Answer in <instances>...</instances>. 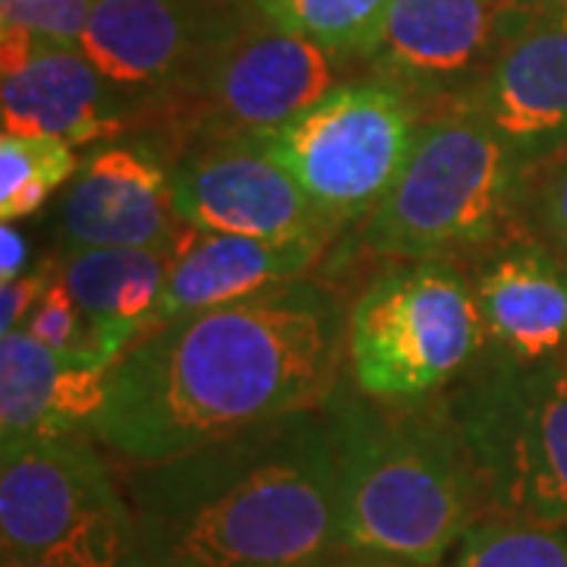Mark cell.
I'll return each mask as SVG.
<instances>
[{"mask_svg": "<svg viewBox=\"0 0 567 567\" xmlns=\"http://www.w3.org/2000/svg\"><path fill=\"white\" fill-rule=\"evenodd\" d=\"M347 312L341 293L309 275L142 334L111 365L99 445L123 464H158L322 410L344 375Z\"/></svg>", "mask_w": 567, "mask_h": 567, "instance_id": "obj_1", "label": "cell"}, {"mask_svg": "<svg viewBox=\"0 0 567 567\" xmlns=\"http://www.w3.org/2000/svg\"><path fill=\"white\" fill-rule=\"evenodd\" d=\"M123 495L148 567H334L347 555L324 410L126 464Z\"/></svg>", "mask_w": 567, "mask_h": 567, "instance_id": "obj_2", "label": "cell"}, {"mask_svg": "<svg viewBox=\"0 0 567 567\" xmlns=\"http://www.w3.org/2000/svg\"><path fill=\"white\" fill-rule=\"evenodd\" d=\"M347 551L442 565L486 505L439 401L385 406L341 385L322 406Z\"/></svg>", "mask_w": 567, "mask_h": 567, "instance_id": "obj_3", "label": "cell"}, {"mask_svg": "<svg viewBox=\"0 0 567 567\" xmlns=\"http://www.w3.org/2000/svg\"><path fill=\"white\" fill-rule=\"evenodd\" d=\"M529 171L480 117L461 107L425 114L398 181L360 221V244L391 262H483L533 237L524 218Z\"/></svg>", "mask_w": 567, "mask_h": 567, "instance_id": "obj_4", "label": "cell"}, {"mask_svg": "<svg viewBox=\"0 0 567 567\" xmlns=\"http://www.w3.org/2000/svg\"><path fill=\"white\" fill-rule=\"evenodd\" d=\"M360 58L328 51L271 22L244 0L181 89L158 107L145 136L177 155L215 142H268L347 82L363 80Z\"/></svg>", "mask_w": 567, "mask_h": 567, "instance_id": "obj_5", "label": "cell"}, {"mask_svg": "<svg viewBox=\"0 0 567 567\" xmlns=\"http://www.w3.org/2000/svg\"><path fill=\"white\" fill-rule=\"evenodd\" d=\"M439 398L486 517L567 524V357L520 363L492 350Z\"/></svg>", "mask_w": 567, "mask_h": 567, "instance_id": "obj_6", "label": "cell"}, {"mask_svg": "<svg viewBox=\"0 0 567 567\" xmlns=\"http://www.w3.org/2000/svg\"><path fill=\"white\" fill-rule=\"evenodd\" d=\"M486 347L473 284L457 265L398 262L347 312L353 388L385 406L439 401Z\"/></svg>", "mask_w": 567, "mask_h": 567, "instance_id": "obj_7", "label": "cell"}, {"mask_svg": "<svg viewBox=\"0 0 567 567\" xmlns=\"http://www.w3.org/2000/svg\"><path fill=\"white\" fill-rule=\"evenodd\" d=\"M3 555L70 567H133L136 524L92 432L0 451Z\"/></svg>", "mask_w": 567, "mask_h": 567, "instance_id": "obj_8", "label": "cell"}, {"mask_svg": "<svg viewBox=\"0 0 567 567\" xmlns=\"http://www.w3.org/2000/svg\"><path fill=\"white\" fill-rule=\"evenodd\" d=\"M423 114L388 82L353 80L306 107L265 142L344 234L385 199L416 142Z\"/></svg>", "mask_w": 567, "mask_h": 567, "instance_id": "obj_9", "label": "cell"}, {"mask_svg": "<svg viewBox=\"0 0 567 567\" xmlns=\"http://www.w3.org/2000/svg\"><path fill=\"white\" fill-rule=\"evenodd\" d=\"M511 0H394L363 51L365 76L388 82L420 114L447 111L486 76Z\"/></svg>", "mask_w": 567, "mask_h": 567, "instance_id": "obj_10", "label": "cell"}, {"mask_svg": "<svg viewBox=\"0 0 567 567\" xmlns=\"http://www.w3.org/2000/svg\"><path fill=\"white\" fill-rule=\"evenodd\" d=\"M189 230L174 205V158L145 133L95 145L54 208L58 249H181Z\"/></svg>", "mask_w": 567, "mask_h": 567, "instance_id": "obj_11", "label": "cell"}, {"mask_svg": "<svg viewBox=\"0 0 567 567\" xmlns=\"http://www.w3.org/2000/svg\"><path fill=\"white\" fill-rule=\"evenodd\" d=\"M240 7L244 0H92L80 51L140 104L148 130Z\"/></svg>", "mask_w": 567, "mask_h": 567, "instance_id": "obj_12", "label": "cell"}, {"mask_svg": "<svg viewBox=\"0 0 567 567\" xmlns=\"http://www.w3.org/2000/svg\"><path fill=\"white\" fill-rule=\"evenodd\" d=\"M174 205L183 221L208 234L252 240L341 237L265 142H215L181 152Z\"/></svg>", "mask_w": 567, "mask_h": 567, "instance_id": "obj_13", "label": "cell"}, {"mask_svg": "<svg viewBox=\"0 0 567 567\" xmlns=\"http://www.w3.org/2000/svg\"><path fill=\"white\" fill-rule=\"evenodd\" d=\"M3 133L104 145L140 133L145 111L92 66L80 48L0 32Z\"/></svg>", "mask_w": 567, "mask_h": 567, "instance_id": "obj_14", "label": "cell"}, {"mask_svg": "<svg viewBox=\"0 0 567 567\" xmlns=\"http://www.w3.org/2000/svg\"><path fill=\"white\" fill-rule=\"evenodd\" d=\"M492 126L529 164L567 145V29L511 25L486 76L454 104Z\"/></svg>", "mask_w": 567, "mask_h": 567, "instance_id": "obj_15", "label": "cell"}, {"mask_svg": "<svg viewBox=\"0 0 567 567\" xmlns=\"http://www.w3.org/2000/svg\"><path fill=\"white\" fill-rule=\"evenodd\" d=\"M107 375L89 350H54L25 328L0 334V447L92 432Z\"/></svg>", "mask_w": 567, "mask_h": 567, "instance_id": "obj_16", "label": "cell"}, {"mask_svg": "<svg viewBox=\"0 0 567 567\" xmlns=\"http://www.w3.org/2000/svg\"><path fill=\"white\" fill-rule=\"evenodd\" d=\"M334 240H252L189 230L174 256L158 306L142 334L215 306L240 303L256 293L309 278ZM140 334V338H142Z\"/></svg>", "mask_w": 567, "mask_h": 567, "instance_id": "obj_17", "label": "cell"}, {"mask_svg": "<svg viewBox=\"0 0 567 567\" xmlns=\"http://www.w3.org/2000/svg\"><path fill=\"white\" fill-rule=\"evenodd\" d=\"M492 350L520 363L567 357V262L536 237L483 259L473 281Z\"/></svg>", "mask_w": 567, "mask_h": 567, "instance_id": "obj_18", "label": "cell"}, {"mask_svg": "<svg viewBox=\"0 0 567 567\" xmlns=\"http://www.w3.org/2000/svg\"><path fill=\"white\" fill-rule=\"evenodd\" d=\"M177 249H58V275L80 303L89 350L114 365L140 341Z\"/></svg>", "mask_w": 567, "mask_h": 567, "instance_id": "obj_19", "label": "cell"}, {"mask_svg": "<svg viewBox=\"0 0 567 567\" xmlns=\"http://www.w3.org/2000/svg\"><path fill=\"white\" fill-rule=\"evenodd\" d=\"M73 145L54 136H0V218L10 224L39 215L48 199L76 177Z\"/></svg>", "mask_w": 567, "mask_h": 567, "instance_id": "obj_20", "label": "cell"}, {"mask_svg": "<svg viewBox=\"0 0 567 567\" xmlns=\"http://www.w3.org/2000/svg\"><path fill=\"white\" fill-rule=\"evenodd\" d=\"M447 567H567V524L483 517L451 548Z\"/></svg>", "mask_w": 567, "mask_h": 567, "instance_id": "obj_21", "label": "cell"}, {"mask_svg": "<svg viewBox=\"0 0 567 567\" xmlns=\"http://www.w3.org/2000/svg\"><path fill=\"white\" fill-rule=\"evenodd\" d=\"M391 3L394 0H256V7L281 29L360 61Z\"/></svg>", "mask_w": 567, "mask_h": 567, "instance_id": "obj_22", "label": "cell"}, {"mask_svg": "<svg viewBox=\"0 0 567 567\" xmlns=\"http://www.w3.org/2000/svg\"><path fill=\"white\" fill-rule=\"evenodd\" d=\"M524 218L529 234L567 262V145L533 164Z\"/></svg>", "mask_w": 567, "mask_h": 567, "instance_id": "obj_23", "label": "cell"}, {"mask_svg": "<svg viewBox=\"0 0 567 567\" xmlns=\"http://www.w3.org/2000/svg\"><path fill=\"white\" fill-rule=\"evenodd\" d=\"M92 0H0V32L80 48Z\"/></svg>", "mask_w": 567, "mask_h": 567, "instance_id": "obj_24", "label": "cell"}, {"mask_svg": "<svg viewBox=\"0 0 567 567\" xmlns=\"http://www.w3.org/2000/svg\"><path fill=\"white\" fill-rule=\"evenodd\" d=\"M22 328L32 338H39L41 344L54 347V350H89V328L82 319V309L73 300V293L66 290V284L61 281V275L44 290V297Z\"/></svg>", "mask_w": 567, "mask_h": 567, "instance_id": "obj_25", "label": "cell"}, {"mask_svg": "<svg viewBox=\"0 0 567 567\" xmlns=\"http://www.w3.org/2000/svg\"><path fill=\"white\" fill-rule=\"evenodd\" d=\"M58 278V259L48 256L39 265H32V271L20 275L17 281L0 284V334L17 331L32 316V309L39 306L44 290Z\"/></svg>", "mask_w": 567, "mask_h": 567, "instance_id": "obj_26", "label": "cell"}, {"mask_svg": "<svg viewBox=\"0 0 567 567\" xmlns=\"http://www.w3.org/2000/svg\"><path fill=\"white\" fill-rule=\"evenodd\" d=\"M527 22H546L567 29V0H511L507 3V29L527 25Z\"/></svg>", "mask_w": 567, "mask_h": 567, "instance_id": "obj_27", "label": "cell"}, {"mask_svg": "<svg viewBox=\"0 0 567 567\" xmlns=\"http://www.w3.org/2000/svg\"><path fill=\"white\" fill-rule=\"evenodd\" d=\"M29 268V240L17 224L3 221L0 227V284L17 281Z\"/></svg>", "mask_w": 567, "mask_h": 567, "instance_id": "obj_28", "label": "cell"}, {"mask_svg": "<svg viewBox=\"0 0 567 567\" xmlns=\"http://www.w3.org/2000/svg\"><path fill=\"white\" fill-rule=\"evenodd\" d=\"M334 567H432L416 565V561H401V558H385V555H360V551H347L344 558Z\"/></svg>", "mask_w": 567, "mask_h": 567, "instance_id": "obj_29", "label": "cell"}, {"mask_svg": "<svg viewBox=\"0 0 567 567\" xmlns=\"http://www.w3.org/2000/svg\"><path fill=\"white\" fill-rule=\"evenodd\" d=\"M3 567H70L61 558H17V555H3Z\"/></svg>", "mask_w": 567, "mask_h": 567, "instance_id": "obj_30", "label": "cell"}, {"mask_svg": "<svg viewBox=\"0 0 567 567\" xmlns=\"http://www.w3.org/2000/svg\"><path fill=\"white\" fill-rule=\"evenodd\" d=\"M136 558H140V555H136Z\"/></svg>", "mask_w": 567, "mask_h": 567, "instance_id": "obj_31", "label": "cell"}]
</instances>
